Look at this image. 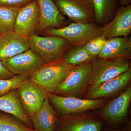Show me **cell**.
I'll list each match as a JSON object with an SVG mask.
<instances>
[{
    "mask_svg": "<svg viewBox=\"0 0 131 131\" xmlns=\"http://www.w3.org/2000/svg\"><path fill=\"white\" fill-rule=\"evenodd\" d=\"M102 27L95 23H72L60 28H51L43 31L46 35L63 38L72 47L83 46L93 38L102 35Z\"/></svg>",
    "mask_w": 131,
    "mask_h": 131,
    "instance_id": "obj_1",
    "label": "cell"
},
{
    "mask_svg": "<svg viewBox=\"0 0 131 131\" xmlns=\"http://www.w3.org/2000/svg\"><path fill=\"white\" fill-rule=\"evenodd\" d=\"M74 67L62 58L46 63L31 75L29 78L41 85L48 93L53 94Z\"/></svg>",
    "mask_w": 131,
    "mask_h": 131,
    "instance_id": "obj_2",
    "label": "cell"
},
{
    "mask_svg": "<svg viewBox=\"0 0 131 131\" xmlns=\"http://www.w3.org/2000/svg\"><path fill=\"white\" fill-rule=\"evenodd\" d=\"M27 39L29 48L39 54L46 63L63 58L72 47L68 41L59 36L42 37L35 34Z\"/></svg>",
    "mask_w": 131,
    "mask_h": 131,
    "instance_id": "obj_3",
    "label": "cell"
},
{
    "mask_svg": "<svg viewBox=\"0 0 131 131\" xmlns=\"http://www.w3.org/2000/svg\"><path fill=\"white\" fill-rule=\"evenodd\" d=\"M91 67L90 61L74 66L53 94L59 96L80 98L89 86Z\"/></svg>",
    "mask_w": 131,
    "mask_h": 131,
    "instance_id": "obj_4",
    "label": "cell"
},
{
    "mask_svg": "<svg viewBox=\"0 0 131 131\" xmlns=\"http://www.w3.org/2000/svg\"><path fill=\"white\" fill-rule=\"evenodd\" d=\"M89 86L113 79L130 69V59H107L95 57L91 61Z\"/></svg>",
    "mask_w": 131,
    "mask_h": 131,
    "instance_id": "obj_5",
    "label": "cell"
},
{
    "mask_svg": "<svg viewBox=\"0 0 131 131\" xmlns=\"http://www.w3.org/2000/svg\"><path fill=\"white\" fill-rule=\"evenodd\" d=\"M49 102L59 115H66L95 110L106 103L103 99H81L71 96H61L48 93Z\"/></svg>",
    "mask_w": 131,
    "mask_h": 131,
    "instance_id": "obj_6",
    "label": "cell"
},
{
    "mask_svg": "<svg viewBox=\"0 0 131 131\" xmlns=\"http://www.w3.org/2000/svg\"><path fill=\"white\" fill-rule=\"evenodd\" d=\"M21 107L29 117L42 107L48 92L40 84L30 78L23 82L16 89Z\"/></svg>",
    "mask_w": 131,
    "mask_h": 131,
    "instance_id": "obj_7",
    "label": "cell"
},
{
    "mask_svg": "<svg viewBox=\"0 0 131 131\" xmlns=\"http://www.w3.org/2000/svg\"><path fill=\"white\" fill-rule=\"evenodd\" d=\"M103 125L101 119L86 112L59 115L55 131H101Z\"/></svg>",
    "mask_w": 131,
    "mask_h": 131,
    "instance_id": "obj_8",
    "label": "cell"
},
{
    "mask_svg": "<svg viewBox=\"0 0 131 131\" xmlns=\"http://www.w3.org/2000/svg\"><path fill=\"white\" fill-rule=\"evenodd\" d=\"M1 62L14 75L29 77L46 63L39 54L30 49Z\"/></svg>",
    "mask_w": 131,
    "mask_h": 131,
    "instance_id": "obj_9",
    "label": "cell"
},
{
    "mask_svg": "<svg viewBox=\"0 0 131 131\" xmlns=\"http://www.w3.org/2000/svg\"><path fill=\"white\" fill-rule=\"evenodd\" d=\"M61 13L74 23H94L95 14L91 0H53Z\"/></svg>",
    "mask_w": 131,
    "mask_h": 131,
    "instance_id": "obj_10",
    "label": "cell"
},
{
    "mask_svg": "<svg viewBox=\"0 0 131 131\" xmlns=\"http://www.w3.org/2000/svg\"><path fill=\"white\" fill-rule=\"evenodd\" d=\"M40 12L37 0L20 8L15 25L14 32L28 38L35 34L39 24Z\"/></svg>",
    "mask_w": 131,
    "mask_h": 131,
    "instance_id": "obj_11",
    "label": "cell"
},
{
    "mask_svg": "<svg viewBox=\"0 0 131 131\" xmlns=\"http://www.w3.org/2000/svg\"><path fill=\"white\" fill-rule=\"evenodd\" d=\"M131 101V87H128L117 98L104 106L101 115L106 122L118 125L126 118Z\"/></svg>",
    "mask_w": 131,
    "mask_h": 131,
    "instance_id": "obj_12",
    "label": "cell"
},
{
    "mask_svg": "<svg viewBox=\"0 0 131 131\" xmlns=\"http://www.w3.org/2000/svg\"><path fill=\"white\" fill-rule=\"evenodd\" d=\"M102 35L107 39L127 37L131 32V5L117 7L112 21L102 27Z\"/></svg>",
    "mask_w": 131,
    "mask_h": 131,
    "instance_id": "obj_13",
    "label": "cell"
},
{
    "mask_svg": "<svg viewBox=\"0 0 131 131\" xmlns=\"http://www.w3.org/2000/svg\"><path fill=\"white\" fill-rule=\"evenodd\" d=\"M131 80V69L113 79L102 83L89 86L85 99H103L113 96L127 86Z\"/></svg>",
    "mask_w": 131,
    "mask_h": 131,
    "instance_id": "obj_14",
    "label": "cell"
},
{
    "mask_svg": "<svg viewBox=\"0 0 131 131\" xmlns=\"http://www.w3.org/2000/svg\"><path fill=\"white\" fill-rule=\"evenodd\" d=\"M40 12L39 24L37 31L48 28H62L65 22L63 15L53 0H37Z\"/></svg>",
    "mask_w": 131,
    "mask_h": 131,
    "instance_id": "obj_15",
    "label": "cell"
},
{
    "mask_svg": "<svg viewBox=\"0 0 131 131\" xmlns=\"http://www.w3.org/2000/svg\"><path fill=\"white\" fill-rule=\"evenodd\" d=\"M29 49L27 38L15 32L0 36V61L13 57Z\"/></svg>",
    "mask_w": 131,
    "mask_h": 131,
    "instance_id": "obj_16",
    "label": "cell"
},
{
    "mask_svg": "<svg viewBox=\"0 0 131 131\" xmlns=\"http://www.w3.org/2000/svg\"><path fill=\"white\" fill-rule=\"evenodd\" d=\"M97 57L107 59H130V39L118 37L107 39L102 51Z\"/></svg>",
    "mask_w": 131,
    "mask_h": 131,
    "instance_id": "obj_17",
    "label": "cell"
},
{
    "mask_svg": "<svg viewBox=\"0 0 131 131\" xmlns=\"http://www.w3.org/2000/svg\"><path fill=\"white\" fill-rule=\"evenodd\" d=\"M58 116L46 98L42 107L30 117L33 129L36 131H55Z\"/></svg>",
    "mask_w": 131,
    "mask_h": 131,
    "instance_id": "obj_18",
    "label": "cell"
},
{
    "mask_svg": "<svg viewBox=\"0 0 131 131\" xmlns=\"http://www.w3.org/2000/svg\"><path fill=\"white\" fill-rule=\"evenodd\" d=\"M0 111L12 115L33 129L30 117L26 114L20 105L16 89L13 90L0 97Z\"/></svg>",
    "mask_w": 131,
    "mask_h": 131,
    "instance_id": "obj_19",
    "label": "cell"
},
{
    "mask_svg": "<svg viewBox=\"0 0 131 131\" xmlns=\"http://www.w3.org/2000/svg\"><path fill=\"white\" fill-rule=\"evenodd\" d=\"M95 21L100 26L105 25L115 15L118 0H91Z\"/></svg>",
    "mask_w": 131,
    "mask_h": 131,
    "instance_id": "obj_20",
    "label": "cell"
},
{
    "mask_svg": "<svg viewBox=\"0 0 131 131\" xmlns=\"http://www.w3.org/2000/svg\"><path fill=\"white\" fill-rule=\"evenodd\" d=\"M19 7L0 6V33L14 32L15 25Z\"/></svg>",
    "mask_w": 131,
    "mask_h": 131,
    "instance_id": "obj_21",
    "label": "cell"
},
{
    "mask_svg": "<svg viewBox=\"0 0 131 131\" xmlns=\"http://www.w3.org/2000/svg\"><path fill=\"white\" fill-rule=\"evenodd\" d=\"M94 58L87 51L83 46L70 47L64 54L63 58L68 64L76 66L90 62Z\"/></svg>",
    "mask_w": 131,
    "mask_h": 131,
    "instance_id": "obj_22",
    "label": "cell"
},
{
    "mask_svg": "<svg viewBox=\"0 0 131 131\" xmlns=\"http://www.w3.org/2000/svg\"><path fill=\"white\" fill-rule=\"evenodd\" d=\"M0 131H36L12 114L0 111Z\"/></svg>",
    "mask_w": 131,
    "mask_h": 131,
    "instance_id": "obj_23",
    "label": "cell"
},
{
    "mask_svg": "<svg viewBox=\"0 0 131 131\" xmlns=\"http://www.w3.org/2000/svg\"><path fill=\"white\" fill-rule=\"evenodd\" d=\"M29 77L26 75H17L8 79L0 80V97L9 91L18 88Z\"/></svg>",
    "mask_w": 131,
    "mask_h": 131,
    "instance_id": "obj_24",
    "label": "cell"
},
{
    "mask_svg": "<svg viewBox=\"0 0 131 131\" xmlns=\"http://www.w3.org/2000/svg\"><path fill=\"white\" fill-rule=\"evenodd\" d=\"M106 40V39L103 35H100L88 41L84 47L90 55L96 57L101 52Z\"/></svg>",
    "mask_w": 131,
    "mask_h": 131,
    "instance_id": "obj_25",
    "label": "cell"
},
{
    "mask_svg": "<svg viewBox=\"0 0 131 131\" xmlns=\"http://www.w3.org/2000/svg\"><path fill=\"white\" fill-rule=\"evenodd\" d=\"M34 0H0V6L21 7Z\"/></svg>",
    "mask_w": 131,
    "mask_h": 131,
    "instance_id": "obj_26",
    "label": "cell"
},
{
    "mask_svg": "<svg viewBox=\"0 0 131 131\" xmlns=\"http://www.w3.org/2000/svg\"><path fill=\"white\" fill-rule=\"evenodd\" d=\"M14 75L10 72L0 61V80L12 78Z\"/></svg>",
    "mask_w": 131,
    "mask_h": 131,
    "instance_id": "obj_27",
    "label": "cell"
},
{
    "mask_svg": "<svg viewBox=\"0 0 131 131\" xmlns=\"http://www.w3.org/2000/svg\"><path fill=\"white\" fill-rule=\"evenodd\" d=\"M131 0H118L117 5L119 6H125L130 4Z\"/></svg>",
    "mask_w": 131,
    "mask_h": 131,
    "instance_id": "obj_28",
    "label": "cell"
},
{
    "mask_svg": "<svg viewBox=\"0 0 131 131\" xmlns=\"http://www.w3.org/2000/svg\"><path fill=\"white\" fill-rule=\"evenodd\" d=\"M103 131H127L126 129H107L104 130Z\"/></svg>",
    "mask_w": 131,
    "mask_h": 131,
    "instance_id": "obj_29",
    "label": "cell"
},
{
    "mask_svg": "<svg viewBox=\"0 0 131 131\" xmlns=\"http://www.w3.org/2000/svg\"><path fill=\"white\" fill-rule=\"evenodd\" d=\"M1 35H2V34H1V33H0V36H1Z\"/></svg>",
    "mask_w": 131,
    "mask_h": 131,
    "instance_id": "obj_30",
    "label": "cell"
}]
</instances>
